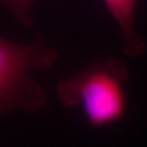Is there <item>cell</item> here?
<instances>
[{"label":"cell","instance_id":"6da1fadb","mask_svg":"<svg viewBox=\"0 0 147 147\" xmlns=\"http://www.w3.org/2000/svg\"><path fill=\"white\" fill-rule=\"evenodd\" d=\"M127 68L114 57L94 61L58 84L57 94L66 107L80 106L90 126L102 128L125 116Z\"/></svg>","mask_w":147,"mask_h":147},{"label":"cell","instance_id":"7a4b0ae2","mask_svg":"<svg viewBox=\"0 0 147 147\" xmlns=\"http://www.w3.org/2000/svg\"><path fill=\"white\" fill-rule=\"evenodd\" d=\"M57 57V52L46 45L40 34L27 44L0 36V116L16 110L36 112L42 109L47 95L31 73L50 69Z\"/></svg>","mask_w":147,"mask_h":147},{"label":"cell","instance_id":"3957f363","mask_svg":"<svg viewBox=\"0 0 147 147\" xmlns=\"http://www.w3.org/2000/svg\"><path fill=\"white\" fill-rule=\"evenodd\" d=\"M110 16L117 22L123 37V53L129 57L141 56L146 51L145 37L135 28L137 0H103Z\"/></svg>","mask_w":147,"mask_h":147},{"label":"cell","instance_id":"277c9868","mask_svg":"<svg viewBox=\"0 0 147 147\" xmlns=\"http://www.w3.org/2000/svg\"><path fill=\"white\" fill-rule=\"evenodd\" d=\"M36 0H0L11 11L17 21L26 29L33 26L30 17V8Z\"/></svg>","mask_w":147,"mask_h":147}]
</instances>
